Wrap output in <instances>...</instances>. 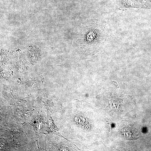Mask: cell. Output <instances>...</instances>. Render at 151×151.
Segmentation results:
<instances>
[{"label":"cell","mask_w":151,"mask_h":151,"mask_svg":"<svg viewBox=\"0 0 151 151\" xmlns=\"http://www.w3.org/2000/svg\"><path fill=\"white\" fill-rule=\"evenodd\" d=\"M79 102L68 104L67 139L80 150L92 151V135L95 130L92 105Z\"/></svg>","instance_id":"6da1fadb"}]
</instances>
